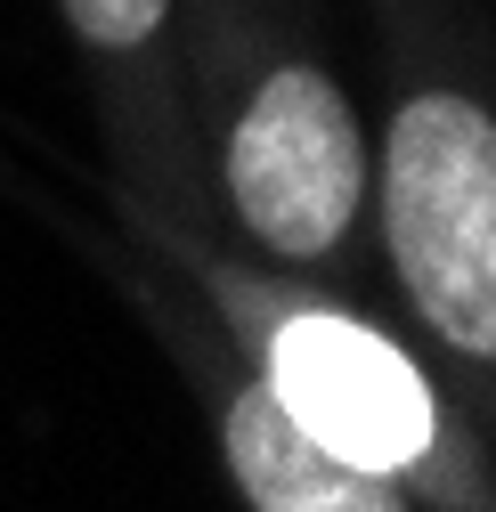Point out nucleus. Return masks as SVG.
Segmentation results:
<instances>
[{"mask_svg":"<svg viewBox=\"0 0 496 512\" xmlns=\"http://www.w3.org/2000/svg\"><path fill=\"white\" fill-rule=\"evenodd\" d=\"M220 447H228V472L244 488L253 512H391L399 480L391 472H366L350 456H334L326 439H309L269 382H244L220 415Z\"/></svg>","mask_w":496,"mask_h":512,"instance_id":"obj_4","label":"nucleus"},{"mask_svg":"<svg viewBox=\"0 0 496 512\" xmlns=\"http://www.w3.org/2000/svg\"><path fill=\"white\" fill-rule=\"evenodd\" d=\"M366 196V139L326 66H277L236 106L228 204L277 261H326Z\"/></svg>","mask_w":496,"mask_h":512,"instance_id":"obj_2","label":"nucleus"},{"mask_svg":"<svg viewBox=\"0 0 496 512\" xmlns=\"http://www.w3.org/2000/svg\"><path fill=\"white\" fill-rule=\"evenodd\" d=\"M261 382L309 439H326L334 456H350L366 472L407 480L431 447V399H423L415 366L383 334L350 326V317H326V309L277 317Z\"/></svg>","mask_w":496,"mask_h":512,"instance_id":"obj_3","label":"nucleus"},{"mask_svg":"<svg viewBox=\"0 0 496 512\" xmlns=\"http://www.w3.org/2000/svg\"><path fill=\"white\" fill-rule=\"evenodd\" d=\"M57 17H66L90 49H147L171 17V0H57Z\"/></svg>","mask_w":496,"mask_h":512,"instance_id":"obj_5","label":"nucleus"},{"mask_svg":"<svg viewBox=\"0 0 496 512\" xmlns=\"http://www.w3.org/2000/svg\"><path fill=\"white\" fill-rule=\"evenodd\" d=\"M383 236L423 326L464 358H496V114L423 90L391 114Z\"/></svg>","mask_w":496,"mask_h":512,"instance_id":"obj_1","label":"nucleus"}]
</instances>
